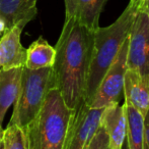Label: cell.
<instances>
[{
    "instance_id": "obj_1",
    "label": "cell",
    "mask_w": 149,
    "mask_h": 149,
    "mask_svg": "<svg viewBox=\"0 0 149 149\" xmlns=\"http://www.w3.org/2000/svg\"><path fill=\"white\" fill-rule=\"evenodd\" d=\"M92 46L93 32L75 18H65L55 46L52 72L54 87L59 90L65 104L72 110L85 102Z\"/></svg>"
},
{
    "instance_id": "obj_2",
    "label": "cell",
    "mask_w": 149,
    "mask_h": 149,
    "mask_svg": "<svg viewBox=\"0 0 149 149\" xmlns=\"http://www.w3.org/2000/svg\"><path fill=\"white\" fill-rule=\"evenodd\" d=\"M143 1L130 0L121 16L112 25L93 32L91 61L85 92V103L90 105L98 85L128 39L132 25Z\"/></svg>"
},
{
    "instance_id": "obj_3",
    "label": "cell",
    "mask_w": 149,
    "mask_h": 149,
    "mask_svg": "<svg viewBox=\"0 0 149 149\" xmlns=\"http://www.w3.org/2000/svg\"><path fill=\"white\" fill-rule=\"evenodd\" d=\"M74 110L52 87L36 117L22 129L28 149H64Z\"/></svg>"
},
{
    "instance_id": "obj_4",
    "label": "cell",
    "mask_w": 149,
    "mask_h": 149,
    "mask_svg": "<svg viewBox=\"0 0 149 149\" xmlns=\"http://www.w3.org/2000/svg\"><path fill=\"white\" fill-rule=\"evenodd\" d=\"M52 87H54L52 68L30 70L24 66L19 92L7 126L24 129L41 110Z\"/></svg>"
},
{
    "instance_id": "obj_5",
    "label": "cell",
    "mask_w": 149,
    "mask_h": 149,
    "mask_svg": "<svg viewBox=\"0 0 149 149\" xmlns=\"http://www.w3.org/2000/svg\"><path fill=\"white\" fill-rule=\"evenodd\" d=\"M127 68L149 76V10L141 5L128 38Z\"/></svg>"
},
{
    "instance_id": "obj_6",
    "label": "cell",
    "mask_w": 149,
    "mask_h": 149,
    "mask_svg": "<svg viewBox=\"0 0 149 149\" xmlns=\"http://www.w3.org/2000/svg\"><path fill=\"white\" fill-rule=\"evenodd\" d=\"M127 53L128 39L98 85L89 105L90 107L100 109L115 102H119L121 94L123 93L124 79L127 71Z\"/></svg>"
},
{
    "instance_id": "obj_7",
    "label": "cell",
    "mask_w": 149,
    "mask_h": 149,
    "mask_svg": "<svg viewBox=\"0 0 149 149\" xmlns=\"http://www.w3.org/2000/svg\"><path fill=\"white\" fill-rule=\"evenodd\" d=\"M104 108H92L85 102L74 109L64 149H86L100 126Z\"/></svg>"
},
{
    "instance_id": "obj_8",
    "label": "cell",
    "mask_w": 149,
    "mask_h": 149,
    "mask_svg": "<svg viewBox=\"0 0 149 149\" xmlns=\"http://www.w3.org/2000/svg\"><path fill=\"white\" fill-rule=\"evenodd\" d=\"M24 28L14 26L4 32L0 39V71L24 68L26 60V49L20 42Z\"/></svg>"
},
{
    "instance_id": "obj_9",
    "label": "cell",
    "mask_w": 149,
    "mask_h": 149,
    "mask_svg": "<svg viewBox=\"0 0 149 149\" xmlns=\"http://www.w3.org/2000/svg\"><path fill=\"white\" fill-rule=\"evenodd\" d=\"M100 125L108 135L111 149L123 148L127 132L125 103L120 105L119 102H115L104 107L100 117Z\"/></svg>"
},
{
    "instance_id": "obj_10",
    "label": "cell",
    "mask_w": 149,
    "mask_h": 149,
    "mask_svg": "<svg viewBox=\"0 0 149 149\" xmlns=\"http://www.w3.org/2000/svg\"><path fill=\"white\" fill-rule=\"evenodd\" d=\"M109 0H64L65 18H73L88 30L100 28V16Z\"/></svg>"
},
{
    "instance_id": "obj_11",
    "label": "cell",
    "mask_w": 149,
    "mask_h": 149,
    "mask_svg": "<svg viewBox=\"0 0 149 149\" xmlns=\"http://www.w3.org/2000/svg\"><path fill=\"white\" fill-rule=\"evenodd\" d=\"M125 101L145 117L149 109V76H143L127 68L124 79Z\"/></svg>"
},
{
    "instance_id": "obj_12",
    "label": "cell",
    "mask_w": 149,
    "mask_h": 149,
    "mask_svg": "<svg viewBox=\"0 0 149 149\" xmlns=\"http://www.w3.org/2000/svg\"><path fill=\"white\" fill-rule=\"evenodd\" d=\"M38 0H0V18L5 22L6 30L14 26L22 28L36 18Z\"/></svg>"
},
{
    "instance_id": "obj_13",
    "label": "cell",
    "mask_w": 149,
    "mask_h": 149,
    "mask_svg": "<svg viewBox=\"0 0 149 149\" xmlns=\"http://www.w3.org/2000/svg\"><path fill=\"white\" fill-rule=\"evenodd\" d=\"M24 68L0 71V124L2 125L8 108L15 102L22 82Z\"/></svg>"
},
{
    "instance_id": "obj_14",
    "label": "cell",
    "mask_w": 149,
    "mask_h": 149,
    "mask_svg": "<svg viewBox=\"0 0 149 149\" xmlns=\"http://www.w3.org/2000/svg\"><path fill=\"white\" fill-rule=\"evenodd\" d=\"M55 47L50 45L43 37H39L26 49L24 66L30 70L52 68L55 62Z\"/></svg>"
},
{
    "instance_id": "obj_15",
    "label": "cell",
    "mask_w": 149,
    "mask_h": 149,
    "mask_svg": "<svg viewBox=\"0 0 149 149\" xmlns=\"http://www.w3.org/2000/svg\"><path fill=\"white\" fill-rule=\"evenodd\" d=\"M127 119V146L128 149H142L144 134V117L133 105L124 102Z\"/></svg>"
},
{
    "instance_id": "obj_16",
    "label": "cell",
    "mask_w": 149,
    "mask_h": 149,
    "mask_svg": "<svg viewBox=\"0 0 149 149\" xmlns=\"http://www.w3.org/2000/svg\"><path fill=\"white\" fill-rule=\"evenodd\" d=\"M2 139L4 149H28L24 131L17 126H7V128L3 130Z\"/></svg>"
},
{
    "instance_id": "obj_17",
    "label": "cell",
    "mask_w": 149,
    "mask_h": 149,
    "mask_svg": "<svg viewBox=\"0 0 149 149\" xmlns=\"http://www.w3.org/2000/svg\"><path fill=\"white\" fill-rule=\"evenodd\" d=\"M86 149H111L109 137L104 129L100 125L98 126Z\"/></svg>"
},
{
    "instance_id": "obj_18",
    "label": "cell",
    "mask_w": 149,
    "mask_h": 149,
    "mask_svg": "<svg viewBox=\"0 0 149 149\" xmlns=\"http://www.w3.org/2000/svg\"><path fill=\"white\" fill-rule=\"evenodd\" d=\"M142 149H149V109L144 117V134Z\"/></svg>"
},
{
    "instance_id": "obj_19",
    "label": "cell",
    "mask_w": 149,
    "mask_h": 149,
    "mask_svg": "<svg viewBox=\"0 0 149 149\" xmlns=\"http://www.w3.org/2000/svg\"><path fill=\"white\" fill-rule=\"evenodd\" d=\"M6 31V25H5V22L0 18V36L4 34V32Z\"/></svg>"
},
{
    "instance_id": "obj_20",
    "label": "cell",
    "mask_w": 149,
    "mask_h": 149,
    "mask_svg": "<svg viewBox=\"0 0 149 149\" xmlns=\"http://www.w3.org/2000/svg\"><path fill=\"white\" fill-rule=\"evenodd\" d=\"M2 136H3V129H2V125L0 124V140L2 139Z\"/></svg>"
},
{
    "instance_id": "obj_21",
    "label": "cell",
    "mask_w": 149,
    "mask_h": 149,
    "mask_svg": "<svg viewBox=\"0 0 149 149\" xmlns=\"http://www.w3.org/2000/svg\"><path fill=\"white\" fill-rule=\"evenodd\" d=\"M0 149H4V142H3V139L0 140Z\"/></svg>"
},
{
    "instance_id": "obj_22",
    "label": "cell",
    "mask_w": 149,
    "mask_h": 149,
    "mask_svg": "<svg viewBox=\"0 0 149 149\" xmlns=\"http://www.w3.org/2000/svg\"><path fill=\"white\" fill-rule=\"evenodd\" d=\"M122 149H128L127 143H124V145H123V148H122Z\"/></svg>"
},
{
    "instance_id": "obj_23",
    "label": "cell",
    "mask_w": 149,
    "mask_h": 149,
    "mask_svg": "<svg viewBox=\"0 0 149 149\" xmlns=\"http://www.w3.org/2000/svg\"><path fill=\"white\" fill-rule=\"evenodd\" d=\"M146 4H147V7H148V10H149V0L147 2H146Z\"/></svg>"
},
{
    "instance_id": "obj_24",
    "label": "cell",
    "mask_w": 149,
    "mask_h": 149,
    "mask_svg": "<svg viewBox=\"0 0 149 149\" xmlns=\"http://www.w3.org/2000/svg\"><path fill=\"white\" fill-rule=\"evenodd\" d=\"M140 1H143V2H147L148 0H140Z\"/></svg>"
}]
</instances>
